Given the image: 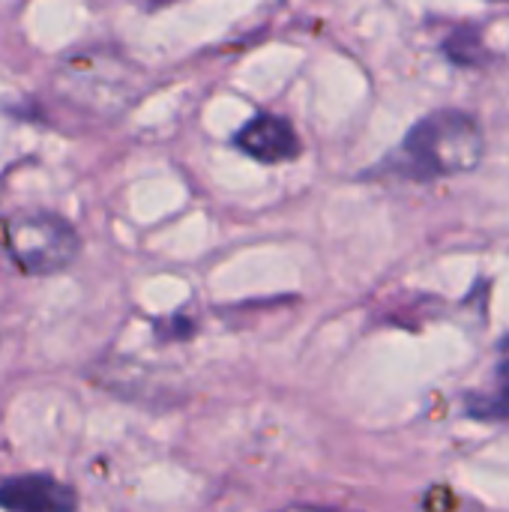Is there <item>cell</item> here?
<instances>
[{"label":"cell","mask_w":509,"mask_h":512,"mask_svg":"<svg viewBox=\"0 0 509 512\" xmlns=\"http://www.w3.org/2000/svg\"><path fill=\"white\" fill-rule=\"evenodd\" d=\"M483 159V132L465 111L423 117L393 156V171L411 180H438L474 171Z\"/></svg>","instance_id":"obj_1"},{"label":"cell","mask_w":509,"mask_h":512,"mask_svg":"<svg viewBox=\"0 0 509 512\" xmlns=\"http://www.w3.org/2000/svg\"><path fill=\"white\" fill-rule=\"evenodd\" d=\"M0 246L18 270L30 276H51L75 261L81 240L60 216L18 213L0 225Z\"/></svg>","instance_id":"obj_2"},{"label":"cell","mask_w":509,"mask_h":512,"mask_svg":"<svg viewBox=\"0 0 509 512\" xmlns=\"http://www.w3.org/2000/svg\"><path fill=\"white\" fill-rule=\"evenodd\" d=\"M135 81V69L111 54H78L57 69V84L69 102L105 114H117L135 99Z\"/></svg>","instance_id":"obj_3"},{"label":"cell","mask_w":509,"mask_h":512,"mask_svg":"<svg viewBox=\"0 0 509 512\" xmlns=\"http://www.w3.org/2000/svg\"><path fill=\"white\" fill-rule=\"evenodd\" d=\"M234 144L246 156H252L255 162H264V165L291 162L300 153V138H297L294 126L285 117H276V114H258V117H252L234 135Z\"/></svg>","instance_id":"obj_4"},{"label":"cell","mask_w":509,"mask_h":512,"mask_svg":"<svg viewBox=\"0 0 509 512\" xmlns=\"http://www.w3.org/2000/svg\"><path fill=\"white\" fill-rule=\"evenodd\" d=\"M75 507V492L45 474L12 477L0 483V510L6 512H75Z\"/></svg>","instance_id":"obj_5"},{"label":"cell","mask_w":509,"mask_h":512,"mask_svg":"<svg viewBox=\"0 0 509 512\" xmlns=\"http://www.w3.org/2000/svg\"><path fill=\"white\" fill-rule=\"evenodd\" d=\"M444 51L450 60L462 63V66H477L483 60V42H480V30L477 27H459L447 42Z\"/></svg>","instance_id":"obj_6"},{"label":"cell","mask_w":509,"mask_h":512,"mask_svg":"<svg viewBox=\"0 0 509 512\" xmlns=\"http://www.w3.org/2000/svg\"><path fill=\"white\" fill-rule=\"evenodd\" d=\"M504 351H507V360H504V369H501V372H504V378L509 381V342L504 345Z\"/></svg>","instance_id":"obj_7"}]
</instances>
